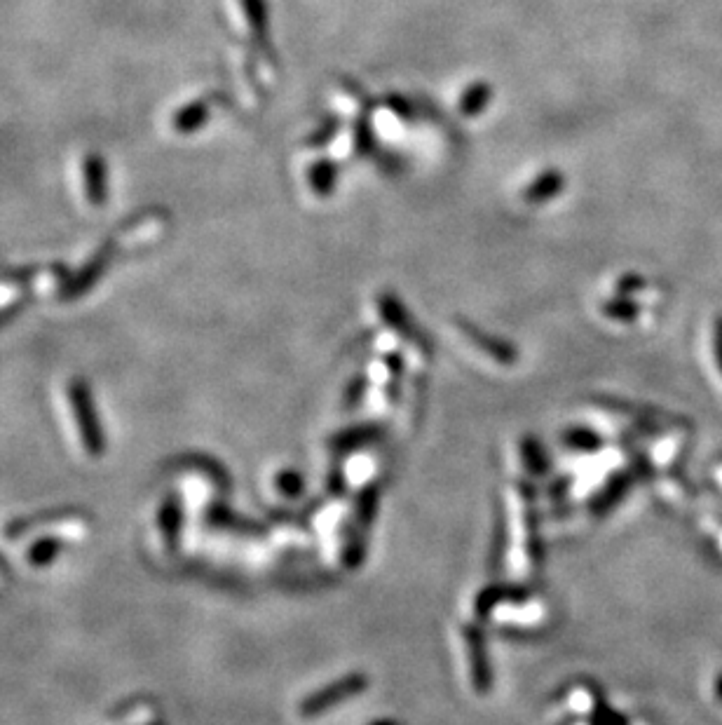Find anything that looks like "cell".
<instances>
[{
  "label": "cell",
  "instance_id": "6da1fadb",
  "mask_svg": "<svg viewBox=\"0 0 722 725\" xmlns=\"http://www.w3.org/2000/svg\"><path fill=\"white\" fill-rule=\"evenodd\" d=\"M73 402H76V411H78L80 423H83V428H85V437H87V444H90V451L97 453L99 451V437H97V428H94L92 404H90V395H87L85 385H83V388L76 385V390H73Z\"/></svg>",
  "mask_w": 722,
  "mask_h": 725
},
{
  "label": "cell",
  "instance_id": "7a4b0ae2",
  "mask_svg": "<svg viewBox=\"0 0 722 725\" xmlns=\"http://www.w3.org/2000/svg\"><path fill=\"white\" fill-rule=\"evenodd\" d=\"M85 179L90 181L87 184V198L94 207L104 205L106 200V169H104V160L99 158H90L87 160L85 167Z\"/></svg>",
  "mask_w": 722,
  "mask_h": 725
}]
</instances>
